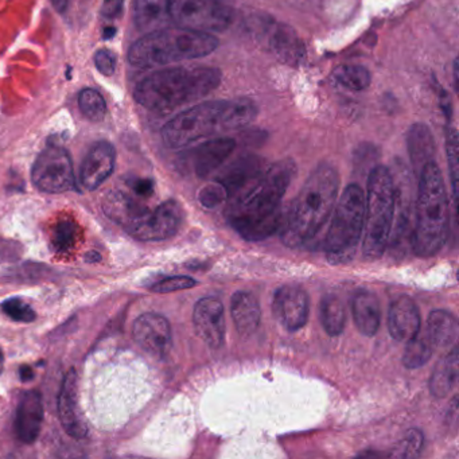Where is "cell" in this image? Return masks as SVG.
<instances>
[{
    "mask_svg": "<svg viewBox=\"0 0 459 459\" xmlns=\"http://www.w3.org/2000/svg\"><path fill=\"white\" fill-rule=\"evenodd\" d=\"M170 18L177 28L221 33L230 28L232 12L219 0H170Z\"/></svg>",
    "mask_w": 459,
    "mask_h": 459,
    "instance_id": "9c48e42d",
    "label": "cell"
},
{
    "mask_svg": "<svg viewBox=\"0 0 459 459\" xmlns=\"http://www.w3.org/2000/svg\"><path fill=\"white\" fill-rule=\"evenodd\" d=\"M458 349L453 348V351L443 357L440 362H437L429 380V391L435 397L447 396L458 383Z\"/></svg>",
    "mask_w": 459,
    "mask_h": 459,
    "instance_id": "83f0119b",
    "label": "cell"
},
{
    "mask_svg": "<svg viewBox=\"0 0 459 459\" xmlns=\"http://www.w3.org/2000/svg\"><path fill=\"white\" fill-rule=\"evenodd\" d=\"M221 79L220 69L211 66L163 69L139 82L134 96L150 111L169 112L211 95Z\"/></svg>",
    "mask_w": 459,
    "mask_h": 459,
    "instance_id": "277c9868",
    "label": "cell"
},
{
    "mask_svg": "<svg viewBox=\"0 0 459 459\" xmlns=\"http://www.w3.org/2000/svg\"><path fill=\"white\" fill-rule=\"evenodd\" d=\"M446 149H447L448 171H450L454 204H455L456 206V203H458L459 146L458 133H456L455 128H448L447 130Z\"/></svg>",
    "mask_w": 459,
    "mask_h": 459,
    "instance_id": "836d02e7",
    "label": "cell"
},
{
    "mask_svg": "<svg viewBox=\"0 0 459 459\" xmlns=\"http://www.w3.org/2000/svg\"><path fill=\"white\" fill-rule=\"evenodd\" d=\"M273 308L279 324L289 332H297L307 324L308 297L302 287H281L275 292Z\"/></svg>",
    "mask_w": 459,
    "mask_h": 459,
    "instance_id": "5bb4252c",
    "label": "cell"
},
{
    "mask_svg": "<svg viewBox=\"0 0 459 459\" xmlns=\"http://www.w3.org/2000/svg\"><path fill=\"white\" fill-rule=\"evenodd\" d=\"M232 316L241 337H249L259 327L262 311L251 292L238 291L232 297Z\"/></svg>",
    "mask_w": 459,
    "mask_h": 459,
    "instance_id": "cb8c5ba5",
    "label": "cell"
},
{
    "mask_svg": "<svg viewBox=\"0 0 459 459\" xmlns=\"http://www.w3.org/2000/svg\"><path fill=\"white\" fill-rule=\"evenodd\" d=\"M450 230L447 193L439 166L431 160L419 173L418 200L412 248L418 256L437 255L445 246Z\"/></svg>",
    "mask_w": 459,
    "mask_h": 459,
    "instance_id": "5b68a950",
    "label": "cell"
},
{
    "mask_svg": "<svg viewBox=\"0 0 459 459\" xmlns=\"http://www.w3.org/2000/svg\"><path fill=\"white\" fill-rule=\"evenodd\" d=\"M256 115V104L249 99L205 101L171 119L162 128L163 143L169 149H184L219 134L247 127Z\"/></svg>",
    "mask_w": 459,
    "mask_h": 459,
    "instance_id": "7a4b0ae2",
    "label": "cell"
},
{
    "mask_svg": "<svg viewBox=\"0 0 459 459\" xmlns=\"http://www.w3.org/2000/svg\"><path fill=\"white\" fill-rule=\"evenodd\" d=\"M322 326L327 334L337 337L343 332L346 324L345 305L340 297L334 294L325 295L319 306Z\"/></svg>",
    "mask_w": 459,
    "mask_h": 459,
    "instance_id": "f1b7e54d",
    "label": "cell"
},
{
    "mask_svg": "<svg viewBox=\"0 0 459 459\" xmlns=\"http://www.w3.org/2000/svg\"><path fill=\"white\" fill-rule=\"evenodd\" d=\"M434 349V345H432L429 337L424 334V332H419L415 337L407 341L404 356H403V364L408 369H418L431 359Z\"/></svg>",
    "mask_w": 459,
    "mask_h": 459,
    "instance_id": "f546056e",
    "label": "cell"
},
{
    "mask_svg": "<svg viewBox=\"0 0 459 459\" xmlns=\"http://www.w3.org/2000/svg\"><path fill=\"white\" fill-rule=\"evenodd\" d=\"M201 205L206 209H214L217 206L221 205L224 201H227L230 198V195H228L225 187L222 186L219 182H214V184L208 185V186L204 187L200 192Z\"/></svg>",
    "mask_w": 459,
    "mask_h": 459,
    "instance_id": "8d00e7d4",
    "label": "cell"
},
{
    "mask_svg": "<svg viewBox=\"0 0 459 459\" xmlns=\"http://www.w3.org/2000/svg\"><path fill=\"white\" fill-rule=\"evenodd\" d=\"M197 284L195 279L190 276H171V278L162 279L158 283L152 284V291L158 294H169V292L179 291V290L192 289Z\"/></svg>",
    "mask_w": 459,
    "mask_h": 459,
    "instance_id": "74e56055",
    "label": "cell"
},
{
    "mask_svg": "<svg viewBox=\"0 0 459 459\" xmlns=\"http://www.w3.org/2000/svg\"><path fill=\"white\" fill-rule=\"evenodd\" d=\"M408 152L416 173H420L426 163L434 160L435 143L427 126L413 125L408 131Z\"/></svg>",
    "mask_w": 459,
    "mask_h": 459,
    "instance_id": "4316f807",
    "label": "cell"
},
{
    "mask_svg": "<svg viewBox=\"0 0 459 459\" xmlns=\"http://www.w3.org/2000/svg\"><path fill=\"white\" fill-rule=\"evenodd\" d=\"M31 178L41 192L64 193L74 189V170L71 155L63 147H47L34 163Z\"/></svg>",
    "mask_w": 459,
    "mask_h": 459,
    "instance_id": "30bf717a",
    "label": "cell"
},
{
    "mask_svg": "<svg viewBox=\"0 0 459 459\" xmlns=\"http://www.w3.org/2000/svg\"><path fill=\"white\" fill-rule=\"evenodd\" d=\"M2 311L13 321L33 322L36 319V313L33 308L20 298H10L2 303Z\"/></svg>",
    "mask_w": 459,
    "mask_h": 459,
    "instance_id": "d590c367",
    "label": "cell"
},
{
    "mask_svg": "<svg viewBox=\"0 0 459 459\" xmlns=\"http://www.w3.org/2000/svg\"><path fill=\"white\" fill-rule=\"evenodd\" d=\"M184 221V211L177 201L160 204L154 211H147L141 219L127 228L128 235L141 241H162L173 238Z\"/></svg>",
    "mask_w": 459,
    "mask_h": 459,
    "instance_id": "8fae6325",
    "label": "cell"
},
{
    "mask_svg": "<svg viewBox=\"0 0 459 459\" xmlns=\"http://www.w3.org/2000/svg\"><path fill=\"white\" fill-rule=\"evenodd\" d=\"M52 4L60 14H64L68 9L69 0H52Z\"/></svg>",
    "mask_w": 459,
    "mask_h": 459,
    "instance_id": "7bdbcfd3",
    "label": "cell"
},
{
    "mask_svg": "<svg viewBox=\"0 0 459 459\" xmlns=\"http://www.w3.org/2000/svg\"><path fill=\"white\" fill-rule=\"evenodd\" d=\"M340 189V176L329 163H322L306 179L281 224V240L297 248L316 238L329 219Z\"/></svg>",
    "mask_w": 459,
    "mask_h": 459,
    "instance_id": "3957f363",
    "label": "cell"
},
{
    "mask_svg": "<svg viewBox=\"0 0 459 459\" xmlns=\"http://www.w3.org/2000/svg\"><path fill=\"white\" fill-rule=\"evenodd\" d=\"M195 332L212 349L221 348L225 340L224 306L217 298L198 300L193 313Z\"/></svg>",
    "mask_w": 459,
    "mask_h": 459,
    "instance_id": "2e32d148",
    "label": "cell"
},
{
    "mask_svg": "<svg viewBox=\"0 0 459 459\" xmlns=\"http://www.w3.org/2000/svg\"><path fill=\"white\" fill-rule=\"evenodd\" d=\"M4 351H0V373H2V370H4Z\"/></svg>",
    "mask_w": 459,
    "mask_h": 459,
    "instance_id": "f6af8a7d",
    "label": "cell"
},
{
    "mask_svg": "<svg viewBox=\"0 0 459 459\" xmlns=\"http://www.w3.org/2000/svg\"><path fill=\"white\" fill-rule=\"evenodd\" d=\"M95 65L104 76H112L115 74V69H117V58H115L114 53L109 52V50H99L95 56Z\"/></svg>",
    "mask_w": 459,
    "mask_h": 459,
    "instance_id": "f35d334b",
    "label": "cell"
},
{
    "mask_svg": "<svg viewBox=\"0 0 459 459\" xmlns=\"http://www.w3.org/2000/svg\"><path fill=\"white\" fill-rule=\"evenodd\" d=\"M365 195L361 186L349 185L334 209L325 249L332 264H348L356 256L364 228Z\"/></svg>",
    "mask_w": 459,
    "mask_h": 459,
    "instance_id": "ba28073f",
    "label": "cell"
},
{
    "mask_svg": "<svg viewBox=\"0 0 459 459\" xmlns=\"http://www.w3.org/2000/svg\"><path fill=\"white\" fill-rule=\"evenodd\" d=\"M333 79L338 85L353 92L367 90L372 82L369 71L361 65H343L335 69Z\"/></svg>",
    "mask_w": 459,
    "mask_h": 459,
    "instance_id": "4dcf8cb0",
    "label": "cell"
},
{
    "mask_svg": "<svg viewBox=\"0 0 459 459\" xmlns=\"http://www.w3.org/2000/svg\"><path fill=\"white\" fill-rule=\"evenodd\" d=\"M424 445V435L420 429H408L402 442L392 451L391 456L394 458H416L420 455Z\"/></svg>",
    "mask_w": 459,
    "mask_h": 459,
    "instance_id": "e575fe53",
    "label": "cell"
},
{
    "mask_svg": "<svg viewBox=\"0 0 459 459\" xmlns=\"http://www.w3.org/2000/svg\"><path fill=\"white\" fill-rule=\"evenodd\" d=\"M394 216V181L391 171L384 166L373 169L368 179L365 198L362 255L376 260L384 254L391 238Z\"/></svg>",
    "mask_w": 459,
    "mask_h": 459,
    "instance_id": "52a82bcc",
    "label": "cell"
},
{
    "mask_svg": "<svg viewBox=\"0 0 459 459\" xmlns=\"http://www.w3.org/2000/svg\"><path fill=\"white\" fill-rule=\"evenodd\" d=\"M134 338L147 353L163 359L170 351L173 343L171 327L168 319L160 314H142L134 324Z\"/></svg>",
    "mask_w": 459,
    "mask_h": 459,
    "instance_id": "7c38bea8",
    "label": "cell"
},
{
    "mask_svg": "<svg viewBox=\"0 0 459 459\" xmlns=\"http://www.w3.org/2000/svg\"><path fill=\"white\" fill-rule=\"evenodd\" d=\"M128 186H130L131 192L139 198L152 197V193H154V182L152 179H131V181H128Z\"/></svg>",
    "mask_w": 459,
    "mask_h": 459,
    "instance_id": "ab89813d",
    "label": "cell"
},
{
    "mask_svg": "<svg viewBox=\"0 0 459 459\" xmlns=\"http://www.w3.org/2000/svg\"><path fill=\"white\" fill-rule=\"evenodd\" d=\"M123 6H125V0H104L101 14L107 20H115L122 14Z\"/></svg>",
    "mask_w": 459,
    "mask_h": 459,
    "instance_id": "60d3db41",
    "label": "cell"
},
{
    "mask_svg": "<svg viewBox=\"0 0 459 459\" xmlns=\"http://www.w3.org/2000/svg\"><path fill=\"white\" fill-rule=\"evenodd\" d=\"M79 107L82 115L92 122H101L107 114V103L103 96L91 88L80 92Z\"/></svg>",
    "mask_w": 459,
    "mask_h": 459,
    "instance_id": "d6a6232c",
    "label": "cell"
},
{
    "mask_svg": "<svg viewBox=\"0 0 459 459\" xmlns=\"http://www.w3.org/2000/svg\"><path fill=\"white\" fill-rule=\"evenodd\" d=\"M77 238H79V225L74 220L66 217L56 224L52 235V244L56 251L66 254L76 246Z\"/></svg>",
    "mask_w": 459,
    "mask_h": 459,
    "instance_id": "1f68e13d",
    "label": "cell"
},
{
    "mask_svg": "<svg viewBox=\"0 0 459 459\" xmlns=\"http://www.w3.org/2000/svg\"><path fill=\"white\" fill-rule=\"evenodd\" d=\"M103 208L107 216L117 224L123 225L125 230L150 211L141 201H136L135 198L123 192L108 195L104 201Z\"/></svg>",
    "mask_w": 459,
    "mask_h": 459,
    "instance_id": "d4e9b609",
    "label": "cell"
},
{
    "mask_svg": "<svg viewBox=\"0 0 459 459\" xmlns=\"http://www.w3.org/2000/svg\"><path fill=\"white\" fill-rule=\"evenodd\" d=\"M34 378V370L31 369L30 367L25 365V367L21 368V380L22 381H30Z\"/></svg>",
    "mask_w": 459,
    "mask_h": 459,
    "instance_id": "b9f144b4",
    "label": "cell"
},
{
    "mask_svg": "<svg viewBox=\"0 0 459 459\" xmlns=\"http://www.w3.org/2000/svg\"><path fill=\"white\" fill-rule=\"evenodd\" d=\"M351 313L354 324L362 334L373 337L377 333L381 322V308L375 294L365 290L357 292L351 302Z\"/></svg>",
    "mask_w": 459,
    "mask_h": 459,
    "instance_id": "7402d4cb",
    "label": "cell"
},
{
    "mask_svg": "<svg viewBox=\"0 0 459 459\" xmlns=\"http://www.w3.org/2000/svg\"><path fill=\"white\" fill-rule=\"evenodd\" d=\"M117 152L109 142H98L85 157L80 170V181L88 190L100 187L114 173Z\"/></svg>",
    "mask_w": 459,
    "mask_h": 459,
    "instance_id": "e0dca14e",
    "label": "cell"
},
{
    "mask_svg": "<svg viewBox=\"0 0 459 459\" xmlns=\"http://www.w3.org/2000/svg\"><path fill=\"white\" fill-rule=\"evenodd\" d=\"M219 45V39L212 34L181 28L162 29L138 39L128 52V61L138 68L170 65L206 57Z\"/></svg>",
    "mask_w": 459,
    "mask_h": 459,
    "instance_id": "8992f818",
    "label": "cell"
},
{
    "mask_svg": "<svg viewBox=\"0 0 459 459\" xmlns=\"http://www.w3.org/2000/svg\"><path fill=\"white\" fill-rule=\"evenodd\" d=\"M263 171V160L249 155L238 158L232 165L228 166L224 173L217 177L216 181L221 184L230 197H232L254 182Z\"/></svg>",
    "mask_w": 459,
    "mask_h": 459,
    "instance_id": "44dd1931",
    "label": "cell"
},
{
    "mask_svg": "<svg viewBox=\"0 0 459 459\" xmlns=\"http://www.w3.org/2000/svg\"><path fill=\"white\" fill-rule=\"evenodd\" d=\"M58 415L64 429L76 439H84L88 435V424L80 405L79 376L74 369L69 370L64 377L58 396Z\"/></svg>",
    "mask_w": 459,
    "mask_h": 459,
    "instance_id": "4fadbf2b",
    "label": "cell"
},
{
    "mask_svg": "<svg viewBox=\"0 0 459 459\" xmlns=\"http://www.w3.org/2000/svg\"><path fill=\"white\" fill-rule=\"evenodd\" d=\"M44 421V404L39 391H29L23 394L18 405L15 429L23 443H34L39 437Z\"/></svg>",
    "mask_w": 459,
    "mask_h": 459,
    "instance_id": "d6986e66",
    "label": "cell"
},
{
    "mask_svg": "<svg viewBox=\"0 0 459 459\" xmlns=\"http://www.w3.org/2000/svg\"><path fill=\"white\" fill-rule=\"evenodd\" d=\"M388 329L399 342H407L420 332V314L411 298L400 297L389 308Z\"/></svg>",
    "mask_w": 459,
    "mask_h": 459,
    "instance_id": "ac0fdd59",
    "label": "cell"
},
{
    "mask_svg": "<svg viewBox=\"0 0 459 459\" xmlns=\"http://www.w3.org/2000/svg\"><path fill=\"white\" fill-rule=\"evenodd\" d=\"M264 23L259 30V37L265 48L283 63L298 65L306 55L298 34L284 23L267 21Z\"/></svg>",
    "mask_w": 459,
    "mask_h": 459,
    "instance_id": "9a60e30c",
    "label": "cell"
},
{
    "mask_svg": "<svg viewBox=\"0 0 459 459\" xmlns=\"http://www.w3.org/2000/svg\"><path fill=\"white\" fill-rule=\"evenodd\" d=\"M134 18L139 30L143 33L162 30L171 21L170 0H135Z\"/></svg>",
    "mask_w": 459,
    "mask_h": 459,
    "instance_id": "603a6c76",
    "label": "cell"
},
{
    "mask_svg": "<svg viewBox=\"0 0 459 459\" xmlns=\"http://www.w3.org/2000/svg\"><path fill=\"white\" fill-rule=\"evenodd\" d=\"M295 174L294 160H279L233 195L227 208V219L246 240H264L281 227V198Z\"/></svg>",
    "mask_w": 459,
    "mask_h": 459,
    "instance_id": "6da1fadb",
    "label": "cell"
},
{
    "mask_svg": "<svg viewBox=\"0 0 459 459\" xmlns=\"http://www.w3.org/2000/svg\"><path fill=\"white\" fill-rule=\"evenodd\" d=\"M423 332L434 348H447L456 340L458 322L453 314L445 310H435L429 314Z\"/></svg>",
    "mask_w": 459,
    "mask_h": 459,
    "instance_id": "484cf974",
    "label": "cell"
},
{
    "mask_svg": "<svg viewBox=\"0 0 459 459\" xmlns=\"http://www.w3.org/2000/svg\"><path fill=\"white\" fill-rule=\"evenodd\" d=\"M115 29H106V31H104V33H106V39H112V37H114V34H115Z\"/></svg>",
    "mask_w": 459,
    "mask_h": 459,
    "instance_id": "ee69618b",
    "label": "cell"
},
{
    "mask_svg": "<svg viewBox=\"0 0 459 459\" xmlns=\"http://www.w3.org/2000/svg\"><path fill=\"white\" fill-rule=\"evenodd\" d=\"M236 149L230 138H219L201 144L193 154V166L198 178H206L220 168Z\"/></svg>",
    "mask_w": 459,
    "mask_h": 459,
    "instance_id": "ffe728a7",
    "label": "cell"
}]
</instances>
